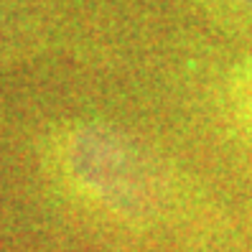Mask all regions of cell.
<instances>
[{
  "label": "cell",
  "mask_w": 252,
  "mask_h": 252,
  "mask_svg": "<svg viewBox=\"0 0 252 252\" xmlns=\"http://www.w3.org/2000/svg\"><path fill=\"white\" fill-rule=\"evenodd\" d=\"M79 145V158L87 160L77 168L79 181L94 199L123 217L145 214L156 206V176L143 153L105 132L87 135Z\"/></svg>",
  "instance_id": "cell-1"
}]
</instances>
